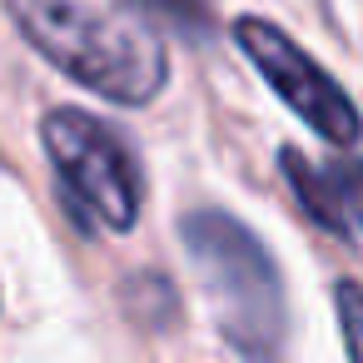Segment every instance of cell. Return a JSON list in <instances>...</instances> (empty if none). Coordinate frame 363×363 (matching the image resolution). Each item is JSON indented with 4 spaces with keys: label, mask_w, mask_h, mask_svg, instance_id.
Wrapping results in <instances>:
<instances>
[{
    "label": "cell",
    "mask_w": 363,
    "mask_h": 363,
    "mask_svg": "<svg viewBox=\"0 0 363 363\" xmlns=\"http://www.w3.org/2000/svg\"><path fill=\"white\" fill-rule=\"evenodd\" d=\"M6 16L60 75L115 105H150L169 80L164 40L125 0H6Z\"/></svg>",
    "instance_id": "6da1fadb"
},
{
    "label": "cell",
    "mask_w": 363,
    "mask_h": 363,
    "mask_svg": "<svg viewBox=\"0 0 363 363\" xmlns=\"http://www.w3.org/2000/svg\"><path fill=\"white\" fill-rule=\"evenodd\" d=\"M184 249L199 284L209 289L224 338L244 358L274 363L284 338V284L269 249L224 209H194L184 219Z\"/></svg>",
    "instance_id": "7a4b0ae2"
},
{
    "label": "cell",
    "mask_w": 363,
    "mask_h": 363,
    "mask_svg": "<svg viewBox=\"0 0 363 363\" xmlns=\"http://www.w3.org/2000/svg\"><path fill=\"white\" fill-rule=\"evenodd\" d=\"M45 155L70 194V204L80 209V219H90L95 229L125 234L140 219V199H145V179H140V160L135 150L95 115L85 110H50L40 125Z\"/></svg>",
    "instance_id": "3957f363"
},
{
    "label": "cell",
    "mask_w": 363,
    "mask_h": 363,
    "mask_svg": "<svg viewBox=\"0 0 363 363\" xmlns=\"http://www.w3.org/2000/svg\"><path fill=\"white\" fill-rule=\"evenodd\" d=\"M234 40H239V50L259 65V75L274 85V95L308 125V130H318L323 140H333V145H353L358 140V110H353V100L343 95V85L323 70V65H313L279 26H269V21H239L234 26Z\"/></svg>",
    "instance_id": "277c9868"
},
{
    "label": "cell",
    "mask_w": 363,
    "mask_h": 363,
    "mask_svg": "<svg viewBox=\"0 0 363 363\" xmlns=\"http://www.w3.org/2000/svg\"><path fill=\"white\" fill-rule=\"evenodd\" d=\"M279 164L289 169V184L298 194V204L323 224L333 229L338 239H358V184H353V169L348 164H308L298 150H284Z\"/></svg>",
    "instance_id": "5b68a950"
},
{
    "label": "cell",
    "mask_w": 363,
    "mask_h": 363,
    "mask_svg": "<svg viewBox=\"0 0 363 363\" xmlns=\"http://www.w3.org/2000/svg\"><path fill=\"white\" fill-rule=\"evenodd\" d=\"M135 6L164 16V21L179 26L184 35H204V30H209V6H204V0H135Z\"/></svg>",
    "instance_id": "8992f818"
}]
</instances>
